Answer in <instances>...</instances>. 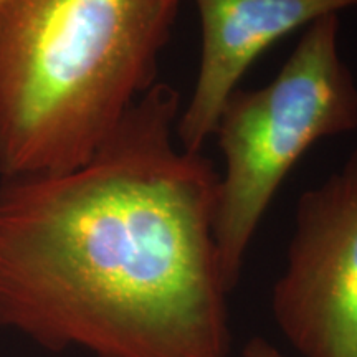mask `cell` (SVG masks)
Listing matches in <instances>:
<instances>
[{"label":"cell","instance_id":"4","mask_svg":"<svg viewBox=\"0 0 357 357\" xmlns=\"http://www.w3.org/2000/svg\"><path fill=\"white\" fill-rule=\"evenodd\" d=\"M271 312L301 357H357V151L298 200Z\"/></svg>","mask_w":357,"mask_h":357},{"label":"cell","instance_id":"1","mask_svg":"<svg viewBox=\"0 0 357 357\" xmlns=\"http://www.w3.org/2000/svg\"><path fill=\"white\" fill-rule=\"evenodd\" d=\"M158 82L79 166L0 177V328L96 357H230L220 174Z\"/></svg>","mask_w":357,"mask_h":357},{"label":"cell","instance_id":"3","mask_svg":"<svg viewBox=\"0 0 357 357\" xmlns=\"http://www.w3.org/2000/svg\"><path fill=\"white\" fill-rule=\"evenodd\" d=\"M339 15L312 22L270 83L238 88L212 137L223 159L213 238L227 291L276 192L312 144L357 129V84L339 50Z\"/></svg>","mask_w":357,"mask_h":357},{"label":"cell","instance_id":"5","mask_svg":"<svg viewBox=\"0 0 357 357\" xmlns=\"http://www.w3.org/2000/svg\"><path fill=\"white\" fill-rule=\"evenodd\" d=\"M200 24L194 89L176 124L178 146L202 153L245 73L273 47L312 22L357 7V0H192Z\"/></svg>","mask_w":357,"mask_h":357},{"label":"cell","instance_id":"6","mask_svg":"<svg viewBox=\"0 0 357 357\" xmlns=\"http://www.w3.org/2000/svg\"><path fill=\"white\" fill-rule=\"evenodd\" d=\"M240 357H289L281 352L273 342L266 341L265 337L255 336L248 339L247 344L243 346Z\"/></svg>","mask_w":357,"mask_h":357},{"label":"cell","instance_id":"2","mask_svg":"<svg viewBox=\"0 0 357 357\" xmlns=\"http://www.w3.org/2000/svg\"><path fill=\"white\" fill-rule=\"evenodd\" d=\"M182 0H0V177L79 166L158 83Z\"/></svg>","mask_w":357,"mask_h":357}]
</instances>
